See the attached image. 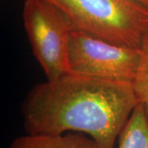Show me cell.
Here are the masks:
<instances>
[{"mask_svg":"<svg viewBox=\"0 0 148 148\" xmlns=\"http://www.w3.org/2000/svg\"><path fill=\"white\" fill-rule=\"evenodd\" d=\"M117 148H148V120L138 103L122 128Z\"/></svg>","mask_w":148,"mask_h":148,"instance_id":"6","label":"cell"},{"mask_svg":"<svg viewBox=\"0 0 148 148\" xmlns=\"http://www.w3.org/2000/svg\"><path fill=\"white\" fill-rule=\"evenodd\" d=\"M23 24L32 52L47 80L69 73L68 52L73 20L50 0H25Z\"/></svg>","mask_w":148,"mask_h":148,"instance_id":"3","label":"cell"},{"mask_svg":"<svg viewBox=\"0 0 148 148\" xmlns=\"http://www.w3.org/2000/svg\"><path fill=\"white\" fill-rule=\"evenodd\" d=\"M138 101L132 83L66 73L36 84L21 106L27 134L82 132L99 148H115Z\"/></svg>","mask_w":148,"mask_h":148,"instance_id":"1","label":"cell"},{"mask_svg":"<svg viewBox=\"0 0 148 148\" xmlns=\"http://www.w3.org/2000/svg\"><path fill=\"white\" fill-rule=\"evenodd\" d=\"M10 148H99L95 141L82 132L61 135H31L18 137Z\"/></svg>","mask_w":148,"mask_h":148,"instance_id":"5","label":"cell"},{"mask_svg":"<svg viewBox=\"0 0 148 148\" xmlns=\"http://www.w3.org/2000/svg\"><path fill=\"white\" fill-rule=\"evenodd\" d=\"M136 1H138L140 3H142L144 6H146L147 8H148V0H136Z\"/></svg>","mask_w":148,"mask_h":148,"instance_id":"8","label":"cell"},{"mask_svg":"<svg viewBox=\"0 0 148 148\" xmlns=\"http://www.w3.org/2000/svg\"><path fill=\"white\" fill-rule=\"evenodd\" d=\"M140 50V63L132 85L138 103L143 106L148 120V31L143 37Z\"/></svg>","mask_w":148,"mask_h":148,"instance_id":"7","label":"cell"},{"mask_svg":"<svg viewBox=\"0 0 148 148\" xmlns=\"http://www.w3.org/2000/svg\"><path fill=\"white\" fill-rule=\"evenodd\" d=\"M77 29L106 40L140 49L148 31V8L136 0H50Z\"/></svg>","mask_w":148,"mask_h":148,"instance_id":"2","label":"cell"},{"mask_svg":"<svg viewBox=\"0 0 148 148\" xmlns=\"http://www.w3.org/2000/svg\"><path fill=\"white\" fill-rule=\"evenodd\" d=\"M140 58V49L110 42L77 28L70 37L68 52L70 73L132 83Z\"/></svg>","mask_w":148,"mask_h":148,"instance_id":"4","label":"cell"}]
</instances>
